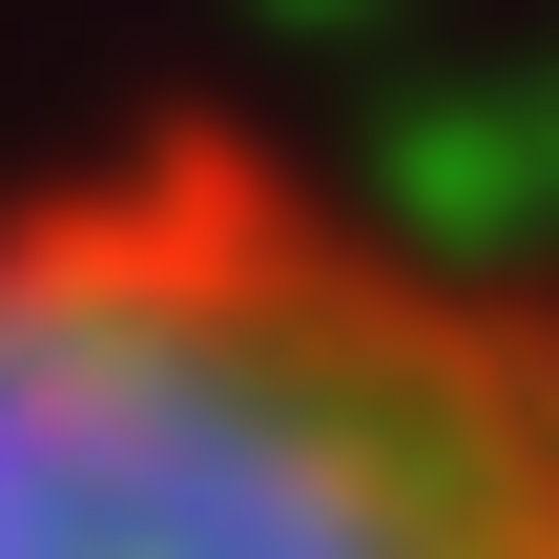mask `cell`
I'll use <instances>...</instances> for the list:
<instances>
[{"instance_id":"cell-1","label":"cell","mask_w":559,"mask_h":559,"mask_svg":"<svg viewBox=\"0 0 559 559\" xmlns=\"http://www.w3.org/2000/svg\"><path fill=\"white\" fill-rule=\"evenodd\" d=\"M0 559H559V249L249 124L0 187Z\"/></svg>"}]
</instances>
